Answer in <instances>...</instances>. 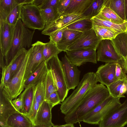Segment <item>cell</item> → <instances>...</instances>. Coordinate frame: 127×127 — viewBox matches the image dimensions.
Segmentation results:
<instances>
[{
	"instance_id": "6da1fadb",
	"label": "cell",
	"mask_w": 127,
	"mask_h": 127,
	"mask_svg": "<svg viewBox=\"0 0 127 127\" xmlns=\"http://www.w3.org/2000/svg\"><path fill=\"white\" fill-rule=\"evenodd\" d=\"M110 95L107 88L101 84H97L86 95L72 111L65 115L67 124L83 121L86 116L103 102Z\"/></svg>"
},
{
	"instance_id": "7a4b0ae2",
	"label": "cell",
	"mask_w": 127,
	"mask_h": 127,
	"mask_svg": "<svg viewBox=\"0 0 127 127\" xmlns=\"http://www.w3.org/2000/svg\"><path fill=\"white\" fill-rule=\"evenodd\" d=\"M98 82L95 73L88 72L83 76L77 88L61 103L60 110L64 115L73 110Z\"/></svg>"
},
{
	"instance_id": "3957f363",
	"label": "cell",
	"mask_w": 127,
	"mask_h": 127,
	"mask_svg": "<svg viewBox=\"0 0 127 127\" xmlns=\"http://www.w3.org/2000/svg\"><path fill=\"white\" fill-rule=\"evenodd\" d=\"M34 31L29 30L23 24L21 19L15 26L11 43L4 57L6 65H8L21 49L29 48L31 45Z\"/></svg>"
},
{
	"instance_id": "277c9868",
	"label": "cell",
	"mask_w": 127,
	"mask_h": 127,
	"mask_svg": "<svg viewBox=\"0 0 127 127\" xmlns=\"http://www.w3.org/2000/svg\"><path fill=\"white\" fill-rule=\"evenodd\" d=\"M47 65L51 72L60 99L63 102L67 97L69 90L66 85L61 61L57 55L49 61Z\"/></svg>"
},
{
	"instance_id": "5b68a950",
	"label": "cell",
	"mask_w": 127,
	"mask_h": 127,
	"mask_svg": "<svg viewBox=\"0 0 127 127\" xmlns=\"http://www.w3.org/2000/svg\"><path fill=\"white\" fill-rule=\"evenodd\" d=\"M120 98L110 95L103 102L87 114L83 122L91 124H98L101 120L121 104Z\"/></svg>"
},
{
	"instance_id": "8992f818",
	"label": "cell",
	"mask_w": 127,
	"mask_h": 127,
	"mask_svg": "<svg viewBox=\"0 0 127 127\" xmlns=\"http://www.w3.org/2000/svg\"><path fill=\"white\" fill-rule=\"evenodd\" d=\"M21 19L27 28L33 30H43L46 23L38 7L33 4L20 5Z\"/></svg>"
},
{
	"instance_id": "52a82bcc",
	"label": "cell",
	"mask_w": 127,
	"mask_h": 127,
	"mask_svg": "<svg viewBox=\"0 0 127 127\" xmlns=\"http://www.w3.org/2000/svg\"><path fill=\"white\" fill-rule=\"evenodd\" d=\"M29 58L28 50L27 54L18 71L3 88L4 93L11 100L16 98L25 88L24 78Z\"/></svg>"
},
{
	"instance_id": "ba28073f",
	"label": "cell",
	"mask_w": 127,
	"mask_h": 127,
	"mask_svg": "<svg viewBox=\"0 0 127 127\" xmlns=\"http://www.w3.org/2000/svg\"><path fill=\"white\" fill-rule=\"evenodd\" d=\"M127 124V98L100 121L99 127H124Z\"/></svg>"
},
{
	"instance_id": "9c48e42d",
	"label": "cell",
	"mask_w": 127,
	"mask_h": 127,
	"mask_svg": "<svg viewBox=\"0 0 127 127\" xmlns=\"http://www.w3.org/2000/svg\"><path fill=\"white\" fill-rule=\"evenodd\" d=\"M96 51L98 61L106 63L119 62L125 64V59L117 52L111 40H102Z\"/></svg>"
},
{
	"instance_id": "30bf717a",
	"label": "cell",
	"mask_w": 127,
	"mask_h": 127,
	"mask_svg": "<svg viewBox=\"0 0 127 127\" xmlns=\"http://www.w3.org/2000/svg\"><path fill=\"white\" fill-rule=\"evenodd\" d=\"M91 18L86 16L84 14L67 15H62L54 21L46 24L41 33L50 36L74 22L84 19Z\"/></svg>"
},
{
	"instance_id": "8fae6325",
	"label": "cell",
	"mask_w": 127,
	"mask_h": 127,
	"mask_svg": "<svg viewBox=\"0 0 127 127\" xmlns=\"http://www.w3.org/2000/svg\"><path fill=\"white\" fill-rule=\"evenodd\" d=\"M102 40L98 37L94 29L83 32L81 36L69 46L67 50L80 49L96 50Z\"/></svg>"
},
{
	"instance_id": "7c38bea8",
	"label": "cell",
	"mask_w": 127,
	"mask_h": 127,
	"mask_svg": "<svg viewBox=\"0 0 127 127\" xmlns=\"http://www.w3.org/2000/svg\"><path fill=\"white\" fill-rule=\"evenodd\" d=\"M44 43L37 41L28 50L29 58L24 78L25 82L31 74L44 61L43 55Z\"/></svg>"
},
{
	"instance_id": "4fadbf2b",
	"label": "cell",
	"mask_w": 127,
	"mask_h": 127,
	"mask_svg": "<svg viewBox=\"0 0 127 127\" xmlns=\"http://www.w3.org/2000/svg\"><path fill=\"white\" fill-rule=\"evenodd\" d=\"M67 58L73 65L79 66L87 62L96 64V50L93 49H80L65 52Z\"/></svg>"
},
{
	"instance_id": "5bb4252c",
	"label": "cell",
	"mask_w": 127,
	"mask_h": 127,
	"mask_svg": "<svg viewBox=\"0 0 127 127\" xmlns=\"http://www.w3.org/2000/svg\"><path fill=\"white\" fill-rule=\"evenodd\" d=\"M61 62L67 89L74 90L80 83L81 71L70 62L65 54L62 58Z\"/></svg>"
},
{
	"instance_id": "9a60e30c",
	"label": "cell",
	"mask_w": 127,
	"mask_h": 127,
	"mask_svg": "<svg viewBox=\"0 0 127 127\" xmlns=\"http://www.w3.org/2000/svg\"><path fill=\"white\" fill-rule=\"evenodd\" d=\"M116 62L106 63L99 66L95 73L98 82L107 87L118 80L115 75Z\"/></svg>"
},
{
	"instance_id": "2e32d148",
	"label": "cell",
	"mask_w": 127,
	"mask_h": 127,
	"mask_svg": "<svg viewBox=\"0 0 127 127\" xmlns=\"http://www.w3.org/2000/svg\"><path fill=\"white\" fill-rule=\"evenodd\" d=\"M12 100L4 93L3 89L0 88V125L1 127H7L6 122L8 118L13 114L19 112L13 104Z\"/></svg>"
},
{
	"instance_id": "e0dca14e",
	"label": "cell",
	"mask_w": 127,
	"mask_h": 127,
	"mask_svg": "<svg viewBox=\"0 0 127 127\" xmlns=\"http://www.w3.org/2000/svg\"><path fill=\"white\" fill-rule=\"evenodd\" d=\"M15 26L0 20V49L4 56L6 55L12 40Z\"/></svg>"
},
{
	"instance_id": "ac0fdd59",
	"label": "cell",
	"mask_w": 127,
	"mask_h": 127,
	"mask_svg": "<svg viewBox=\"0 0 127 127\" xmlns=\"http://www.w3.org/2000/svg\"><path fill=\"white\" fill-rule=\"evenodd\" d=\"M53 106L45 101L39 109L35 119L34 125H41L49 127L54 125L52 122L51 110Z\"/></svg>"
},
{
	"instance_id": "d6986e66",
	"label": "cell",
	"mask_w": 127,
	"mask_h": 127,
	"mask_svg": "<svg viewBox=\"0 0 127 127\" xmlns=\"http://www.w3.org/2000/svg\"><path fill=\"white\" fill-rule=\"evenodd\" d=\"M94 0H71L63 15L84 14Z\"/></svg>"
},
{
	"instance_id": "ffe728a7",
	"label": "cell",
	"mask_w": 127,
	"mask_h": 127,
	"mask_svg": "<svg viewBox=\"0 0 127 127\" xmlns=\"http://www.w3.org/2000/svg\"><path fill=\"white\" fill-rule=\"evenodd\" d=\"M65 29L62 39L56 44L60 50L64 52L67 50L68 47L73 43L83 33L72 30Z\"/></svg>"
},
{
	"instance_id": "44dd1931",
	"label": "cell",
	"mask_w": 127,
	"mask_h": 127,
	"mask_svg": "<svg viewBox=\"0 0 127 127\" xmlns=\"http://www.w3.org/2000/svg\"><path fill=\"white\" fill-rule=\"evenodd\" d=\"M48 70L47 64L43 62L25 81V88L29 86L36 85L40 82L44 80Z\"/></svg>"
},
{
	"instance_id": "7402d4cb",
	"label": "cell",
	"mask_w": 127,
	"mask_h": 127,
	"mask_svg": "<svg viewBox=\"0 0 127 127\" xmlns=\"http://www.w3.org/2000/svg\"><path fill=\"white\" fill-rule=\"evenodd\" d=\"M33 125L25 115L18 112L10 116L6 122L7 127H32Z\"/></svg>"
},
{
	"instance_id": "603a6c76",
	"label": "cell",
	"mask_w": 127,
	"mask_h": 127,
	"mask_svg": "<svg viewBox=\"0 0 127 127\" xmlns=\"http://www.w3.org/2000/svg\"><path fill=\"white\" fill-rule=\"evenodd\" d=\"M118 53L125 60L127 57V32H121L111 40Z\"/></svg>"
},
{
	"instance_id": "cb8c5ba5",
	"label": "cell",
	"mask_w": 127,
	"mask_h": 127,
	"mask_svg": "<svg viewBox=\"0 0 127 127\" xmlns=\"http://www.w3.org/2000/svg\"><path fill=\"white\" fill-rule=\"evenodd\" d=\"M110 94L114 97H125L127 94V81L118 80L107 86Z\"/></svg>"
},
{
	"instance_id": "d4e9b609",
	"label": "cell",
	"mask_w": 127,
	"mask_h": 127,
	"mask_svg": "<svg viewBox=\"0 0 127 127\" xmlns=\"http://www.w3.org/2000/svg\"><path fill=\"white\" fill-rule=\"evenodd\" d=\"M90 19L94 25L113 29L119 33L126 31L127 21L122 24H118L109 21L101 19L96 16L91 17Z\"/></svg>"
},
{
	"instance_id": "484cf974",
	"label": "cell",
	"mask_w": 127,
	"mask_h": 127,
	"mask_svg": "<svg viewBox=\"0 0 127 127\" xmlns=\"http://www.w3.org/2000/svg\"><path fill=\"white\" fill-rule=\"evenodd\" d=\"M103 5L109 8L126 22L124 0H104Z\"/></svg>"
},
{
	"instance_id": "4316f807",
	"label": "cell",
	"mask_w": 127,
	"mask_h": 127,
	"mask_svg": "<svg viewBox=\"0 0 127 127\" xmlns=\"http://www.w3.org/2000/svg\"><path fill=\"white\" fill-rule=\"evenodd\" d=\"M28 50L23 48L20 50L11 62L12 63L11 79L14 76L21 67L28 53Z\"/></svg>"
},
{
	"instance_id": "83f0119b",
	"label": "cell",
	"mask_w": 127,
	"mask_h": 127,
	"mask_svg": "<svg viewBox=\"0 0 127 127\" xmlns=\"http://www.w3.org/2000/svg\"><path fill=\"white\" fill-rule=\"evenodd\" d=\"M18 4L16 0H0V20L5 21L10 12Z\"/></svg>"
},
{
	"instance_id": "f1b7e54d",
	"label": "cell",
	"mask_w": 127,
	"mask_h": 127,
	"mask_svg": "<svg viewBox=\"0 0 127 127\" xmlns=\"http://www.w3.org/2000/svg\"><path fill=\"white\" fill-rule=\"evenodd\" d=\"M61 52L58 48L56 43L50 41L44 43L43 55L44 61L46 63L52 58Z\"/></svg>"
},
{
	"instance_id": "f546056e",
	"label": "cell",
	"mask_w": 127,
	"mask_h": 127,
	"mask_svg": "<svg viewBox=\"0 0 127 127\" xmlns=\"http://www.w3.org/2000/svg\"><path fill=\"white\" fill-rule=\"evenodd\" d=\"M93 28L97 36L101 40L108 39L112 40L120 33L113 29L94 24Z\"/></svg>"
},
{
	"instance_id": "4dcf8cb0",
	"label": "cell",
	"mask_w": 127,
	"mask_h": 127,
	"mask_svg": "<svg viewBox=\"0 0 127 127\" xmlns=\"http://www.w3.org/2000/svg\"><path fill=\"white\" fill-rule=\"evenodd\" d=\"M91 18L78 21L64 28L65 29L72 30L82 32L89 30L93 28V24Z\"/></svg>"
},
{
	"instance_id": "1f68e13d",
	"label": "cell",
	"mask_w": 127,
	"mask_h": 127,
	"mask_svg": "<svg viewBox=\"0 0 127 127\" xmlns=\"http://www.w3.org/2000/svg\"><path fill=\"white\" fill-rule=\"evenodd\" d=\"M35 86L33 85L27 87V89L24 97L23 109L21 112L26 115L28 114L31 108Z\"/></svg>"
},
{
	"instance_id": "d6a6232c",
	"label": "cell",
	"mask_w": 127,
	"mask_h": 127,
	"mask_svg": "<svg viewBox=\"0 0 127 127\" xmlns=\"http://www.w3.org/2000/svg\"><path fill=\"white\" fill-rule=\"evenodd\" d=\"M40 10L46 24L54 21L61 16L58 12L57 7H50Z\"/></svg>"
},
{
	"instance_id": "836d02e7",
	"label": "cell",
	"mask_w": 127,
	"mask_h": 127,
	"mask_svg": "<svg viewBox=\"0 0 127 127\" xmlns=\"http://www.w3.org/2000/svg\"><path fill=\"white\" fill-rule=\"evenodd\" d=\"M44 81L40 82L35 85L34 92L33 100L41 104L45 100Z\"/></svg>"
},
{
	"instance_id": "e575fe53",
	"label": "cell",
	"mask_w": 127,
	"mask_h": 127,
	"mask_svg": "<svg viewBox=\"0 0 127 127\" xmlns=\"http://www.w3.org/2000/svg\"><path fill=\"white\" fill-rule=\"evenodd\" d=\"M44 83L46 100L51 94L56 91V87L51 72L49 69L45 78Z\"/></svg>"
},
{
	"instance_id": "d590c367",
	"label": "cell",
	"mask_w": 127,
	"mask_h": 127,
	"mask_svg": "<svg viewBox=\"0 0 127 127\" xmlns=\"http://www.w3.org/2000/svg\"><path fill=\"white\" fill-rule=\"evenodd\" d=\"M104 1V0H94L84 14L91 18L96 16L100 12Z\"/></svg>"
},
{
	"instance_id": "8d00e7d4",
	"label": "cell",
	"mask_w": 127,
	"mask_h": 127,
	"mask_svg": "<svg viewBox=\"0 0 127 127\" xmlns=\"http://www.w3.org/2000/svg\"><path fill=\"white\" fill-rule=\"evenodd\" d=\"M20 19V5L18 4L10 12L5 22L11 25L15 26Z\"/></svg>"
},
{
	"instance_id": "74e56055",
	"label": "cell",
	"mask_w": 127,
	"mask_h": 127,
	"mask_svg": "<svg viewBox=\"0 0 127 127\" xmlns=\"http://www.w3.org/2000/svg\"><path fill=\"white\" fill-rule=\"evenodd\" d=\"M12 63L11 62L8 65L2 69L0 85V88L3 89L5 84L10 81L11 74Z\"/></svg>"
},
{
	"instance_id": "f35d334b",
	"label": "cell",
	"mask_w": 127,
	"mask_h": 127,
	"mask_svg": "<svg viewBox=\"0 0 127 127\" xmlns=\"http://www.w3.org/2000/svg\"><path fill=\"white\" fill-rule=\"evenodd\" d=\"M127 69L125 64L119 62L116 63L115 75L118 80L127 81Z\"/></svg>"
},
{
	"instance_id": "ab89813d",
	"label": "cell",
	"mask_w": 127,
	"mask_h": 127,
	"mask_svg": "<svg viewBox=\"0 0 127 127\" xmlns=\"http://www.w3.org/2000/svg\"><path fill=\"white\" fill-rule=\"evenodd\" d=\"M27 89L26 88L24 91L19 95L17 98L12 100V103L18 112H21L23 109L24 105V97Z\"/></svg>"
},
{
	"instance_id": "60d3db41",
	"label": "cell",
	"mask_w": 127,
	"mask_h": 127,
	"mask_svg": "<svg viewBox=\"0 0 127 127\" xmlns=\"http://www.w3.org/2000/svg\"><path fill=\"white\" fill-rule=\"evenodd\" d=\"M45 101L51 104L53 107L61 104V102L56 91L51 94Z\"/></svg>"
},
{
	"instance_id": "b9f144b4",
	"label": "cell",
	"mask_w": 127,
	"mask_h": 127,
	"mask_svg": "<svg viewBox=\"0 0 127 127\" xmlns=\"http://www.w3.org/2000/svg\"><path fill=\"white\" fill-rule=\"evenodd\" d=\"M59 0H43L42 3L38 6L40 9L50 7H57Z\"/></svg>"
},
{
	"instance_id": "7bdbcfd3",
	"label": "cell",
	"mask_w": 127,
	"mask_h": 127,
	"mask_svg": "<svg viewBox=\"0 0 127 127\" xmlns=\"http://www.w3.org/2000/svg\"><path fill=\"white\" fill-rule=\"evenodd\" d=\"M71 0H59L57 7V9L59 13L62 15L67 7Z\"/></svg>"
},
{
	"instance_id": "ee69618b",
	"label": "cell",
	"mask_w": 127,
	"mask_h": 127,
	"mask_svg": "<svg viewBox=\"0 0 127 127\" xmlns=\"http://www.w3.org/2000/svg\"><path fill=\"white\" fill-rule=\"evenodd\" d=\"M105 6L110 15L111 18L112 22L118 24H122L125 22L119 17L109 8Z\"/></svg>"
},
{
	"instance_id": "f6af8a7d",
	"label": "cell",
	"mask_w": 127,
	"mask_h": 127,
	"mask_svg": "<svg viewBox=\"0 0 127 127\" xmlns=\"http://www.w3.org/2000/svg\"><path fill=\"white\" fill-rule=\"evenodd\" d=\"M65 30L63 28L50 35L49 38L50 41L56 44L59 42L62 39L63 32Z\"/></svg>"
},
{
	"instance_id": "bcb514c9",
	"label": "cell",
	"mask_w": 127,
	"mask_h": 127,
	"mask_svg": "<svg viewBox=\"0 0 127 127\" xmlns=\"http://www.w3.org/2000/svg\"><path fill=\"white\" fill-rule=\"evenodd\" d=\"M18 4L21 5L33 4L34 0H16Z\"/></svg>"
},
{
	"instance_id": "7dc6e473",
	"label": "cell",
	"mask_w": 127,
	"mask_h": 127,
	"mask_svg": "<svg viewBox=\"0 0 127 127\" xmlns=\"http://www.w3.org/2000/svg\"><path fill=\"white\" fill-rule=\"evenodd\" d=\"M4 56L0 49V66L1 69H3L6 66L5 61L4 60Z\"/></svg>"
},
{
	"instance_id": "c3c4849f",
	"label": "cell",
	"mask_w": 127,
	"mask_h": 127,
	"mask_svg": "<svg viewBox=\"0 0 127 127\" xmlns=\"http://www.w3.org/2000/svg\"><path fill=\"white\" fill-rule=\"evenodd\" d=\"M53 127H74V126L73 124H66L63 125H54Z\"/></svg>"
},
{
	"instance_id": "681fc988",
	"label": "cell",
	"mask_w": 127,
	"mask_h": 127,
	"mask_svg": "<svg viewBox=\"0 0 127 127\" xmlns=\"http://www.w3.org/2000/svg\"><path fill=\"white\" fill-rule=\"evenodd\" d=\"M124 6L126 22L127 21V0H124Z\"/></svg>"
},
{
	"instance_id": "f907efd6",
	"label": "cell",
	"mask_w": 127,
	"mask_h": 127,
	"mask_svg": "<svg viewBox=\"0 0 127 127\" xmlns=\"http://www.w3.org/2000/svg\"><path fill=\"white\" fill-rule=\"evenodd\" d=\"M43 1V0H34L33 4L39 6L42 3Z\"/></svg>"
},
{
	"instance_id": "816d5d0a",
	"label": "cell",
	"mask_w": 127,
	"mask_h": 127,
	"mask_svg": "<svg viewBox=\"0 0 127 127\" xmlns=\"http://www.w3.org/2000/svg\"><path fill=\"white\" fill-rule=\"evenodd\" d=\"M32 127H49L44 125H34Z\"/></svg>"
},
{
	"instance_id": "f5cc1de1",
	"label": "cell",
	"mask_w": 127,
	"mask_h": 127,
	"mask_svg": "<svg viewBox=\"0 0 127 127\" xmlns=\"http://www.w3.org/2000/svg\"><path fill=\"white\" fill-rule=\"evenodd\" d=\"M126 32H127V30H126Z\"/></svg>"
},
{
	"instance_id": "db71d44e",
	"label": "cell",
	"mask_w": 127,
	"mask_h": 127,
	"mask_svg": "<svg viewBox=\"0 0 127 127\" xmlns=\"http://www.w3.org/2000/svg\"></svg>"
},
{
	"instance_id": "11a10c76",
	"label": "cell",
	"mask_w": 127,
	"mask_h": 127,
	"mask_svg": "<svg viewBox=\"0 0 127 127\" xmlns=\"http://www.w3.org/2000/svg\"></svg>"
},
{
	"instance_id": "9f6ffc18",
	"label": "cell",
	"mask_w": 127,
	"mask_h": 127,
	"mask_svg": "<svg viewBox=\"0 0 127 127\" xmlns=\"http://www.w3.org/2000/svg\"></svg>"
}]
</instances>
